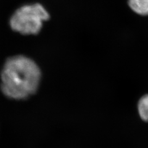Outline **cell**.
Masks as SVG:
<instances>
[{
  "label": "cell",
  "instance_id": "6da1fadb",
  "mask_svg": "<svg viewBox=\"0 0 148 148\" xmlns=\"http://www.w3.org/2000/svg\"><path fill=\"white\" fill-rule=\"evenodd\" d=\"M40 78V69L33 60L24 56H15L4 65L1 88L9 98L25 99L35 93Z\"/></svg>",
  "mask_w": 148,
  "mask_h": 148
},
{
  "label": "cell",
  "instance_id": "7a4b0ae2",
  "mask_svg": "<svg viewBox=\"0 0 148 148\" xmlns=\"http://www.w3.org/2000/svg\"><path fill=\"white\" fill-rule=\"evenodd\" d=\"M49 15L40 4L25 5L14 13L10 20L12 29L24 35L37 34L43 22L49 19Z\"/></svg>",
  "mask_w": 148,
  "mask_h": 148
},
{
  "label": "cell",
  "instance_id": "277c9868",
  "mask_svg": "<svg viewBox=\"0 0 148 148\" xmlns=\"http://www.w3.org/2000/svg\"><path fill=\"white\" fill-rule=\"evenodd\" d=\"M138 109L141 119L148 122V95L143 96L139 101Z\"/></svg>",
  "mask_w": 148,
  "mask_h": 148
},
{
  "label": "cell",
  "instance_id": "3957f363",
  "mask_svg": "<svg viewBox=\"0 0 148 148\" xmlns=\"http://www.w3.org/2000/svg\"><path fill=\"white\" fill-rule=\"evenodd\" d=\"M128 5L138 14L148 15V0H128Z\"/></svg>",
  "mask_w": 148,
  "mask_h": 148
}]
</instances>
